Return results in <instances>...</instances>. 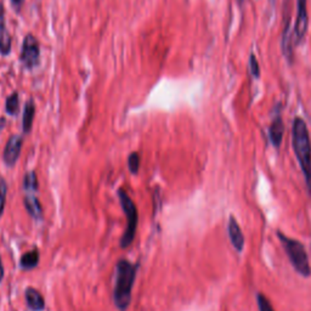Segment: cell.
Here are the masks:
<instances>
[{
    "label": "cell",
    "instance_id": "obj_1",
    "mask_svg": "<svg viewBox=\"0 0 311 311\" xmlns=\"http://www.w3.org/2000/svg\"><path fill=\"white\" fill-rule=\"evenodd\" d=\"M292 144L305 179L307 192L311 196V140L306 123L300 117H296L293 121Z\"/></svg>",
    "mask_w": 311,
    "mask_h": 311
},
{
    "label": "cell",
    "instance_id": "obj_2",
    "mask_svg": "<svg viewBox=\"0 0 311 311\" xmlns=\"http://www.w3.org/2000/svg\"><path fill=\"white\" fill-rule=\"evenodd\" d=\"M138 265L121 259L116 266V283L113 291V301L118 310L125 311L131 301V292L134 286Z\"/></svg>",
    "mask_w": 311,
    "mask_h": 311
},
{
    "label": "cell",
    "instance_id": "obj_3",
    "mask_svg": "<svg viewBox=\"0 0 311 311\" xmlns=\"http://www.w3.org/2000/svg\"><path fill=\"white\" fill-rule=\"evenodd\" d=\"M277 237L283 246L284 252H286L288 259H290L291 264L293 265L294 270H296L300 276L310 277L311 276V266L307 258V253L304 248L303 243L294 238L287 237L284 233L277 231Z\"/></svg>",
    "mask_w": 311,
    "mask_h": 311
},
{
    "label": "cell",
    "instance_id": "obj_4",
    "mask_svg": "<svg viewBox=\"0 0 311 311\" xmlns=\"http://www.w3.org/2000/svg\"><path fill=\"white\" fill-rule=\"evenodd\" d=\"M118 196H119V201H121V206L123 210H124V214L126 216V229L121 238V247L123 249H125L131 245L132 241H134L136 229H138L139 214L134 201L129 197V194L126 193L124 190L119 189Z\"/></svg>",
    "mask_w": 311,
    "mask_h": 311
},
{
    "label": "cell",
    "instance_id": "obj_5",
    "mask_svg": "<svg viewBox=\"0 0 311 311\" xmlns=\"http://www.w3.org/2000/svg\"><path fill=\"white\" fill-rule=\"evenodd\" d=\"M40 57V50H39V43L37 38L32 34H27L24 39L21 51V62L27 70L37 67Z\"/></svg>",
    "mask_w": 311,
    "mask_h": 311
},
{
    "label": "cell",
    "instance_id": "obj_6",
    "mask_svg": "<svg viewBox=\"0 0 311 311\" xmlns=\"http://www.w3.org/2000/svg\"><path fill=\"white\" fill-rule=\"evenodd\" d=\"M307 0H297V18L294 24V43L299 45L304 41L309 27V16H307Z\"/></svg>",
    "mask_w": 311,
    "mask_h": 311
},
{
    "label": "cell",
    "instance_id": "obj_7",
    "mask_svg": "<svg viewBox=\"0 0 311 311\" xmlns=\"http://www.w3.org/2000/svg\"><path fill=\"white\" fill-rule=\"evenodd\" d=\"M22 146H24V138L21 135H12L6 142L4 148V163L8 167H14L21 154Z\"/></svg>",
    "mask_w": 311,
    "mask_h": 311
},
{
    "label": "cell",
    "instance_id": "obj_8",
    "mask_svg": "<svg viewBox=\"0 0 311 311\" xmlns=\"http://www.w3.org/2000/svg\"><path fill=\"white\" fill-rule=\"evenodd\" d=\"M228 233L230 241H231L233 248L236 249L238 253L243 252L245 249V236H243V232L241 228H239L237 220L235 219V216L230 215L229 219V225H228Z\"/></svg>",
    "mask_w": 311,
    "mask_h": 311
},
{
    "label": "cell",
    "instance_id": "obj_9",
    "mask_svg": "<svg viewBox=\"0 0 311 311\" xmlns=\"http://www.w3.org/2000/svg\"><path fill=\"white\" fill-rule=\"evenodd\" d=\"M283 134H284L283 119H282L280 112H276V115H275L274 118H272L270 128H269V138H270L271 144L275 148H280L282 139H283Z\"/></svg>",
    "mask_w": 311,
    "mask_h": 311
},
{
    "label": "cell",
    "instance_id": "obj_10",
    "mask_svg": "<svg viewBox=\"0 0 311 311\" xmlns=\"http://www.w3.org/2000/svg\"><path fill=\"white\" fill-rule=\"evenodd\" d=\"M25 298L27 306L32 311H43L45 309V299L40 292L33 287H28L25 292Z\"/></svg>",
    "mask_w": 311,
    "mask_h": 311
},
{
    "label": "cell",
    "instance_id": "obj_11",
    "mask_svg": "<svg viewBox=\"0 0 311 311\" xmlns=\"http://www.w3.org/2000/svg\"><path fill=\"white\" fill-rule=\"evenodd\" d=\"M24 203L26 209L29 215L35 220H40L43 218V208H41V204L39 202V199L34 194H27L24 198Z\"/></svg>",
    "mask_w": 311,
    "mask_h": 311
},
{
    "label": "cell",
    "instance_id": "obj_12",
    "mask_svg": "<svg viewBox=\"0 0 311 311\" xmlns=\"http://www.w3.org/2000/svg\"><path fill=\"white\" fill-rule=\"evenodd\" d=\"M34 116H35V105L32 100H28L25 105L24 118H22V128H24V131L26 134L32 130Z\"/></svg>",
    "mask_w": 311,
    "mask_h": 311
},
{
    "label": "cell",
    "instance_id": "obj_13",
    "mask_svg": "<svg viewBox=\"0 0 311 311\" xmlns=\"http://www.w3.org/2000/svg\"><path fill=\"white\" fill-rule=\"evenodd\" d=\"M39 262V251L37 248L32 249L22 255L21 260H19V266L24 270H32L38 265Z\"/></svg>",
    "mask_w": 311,
    "mask_h": 311
},
{
    "label": "cell",
    "instance_id": "obj_14",
    "mask_svg": "<svg viewBox=\"0 0 311 311\" xmlns=\"http://www.w3.org/2000/svg\"><path fill=\"white\" fill-rule=\"evenodd\" d=\"M19 108V99L17 93H12L8 99H6V105L5 109L6 113L10 116H16L18 113Z\"/></svg>",
    "mask_w": 311,
    "mask_h": 311
},
{
    "label": "cell",
    "instance_id": "obj_15",
    "mask_svg": "<svg viewBox=\"0 0 311 311\" xmlns=\"http://www.w3.org/2000/svg\"><path fill=\"white\" fill-rule=\"evenodd\" d=\"M24 187L27 192H34L38 190V177L34 170L28 171L24 177Z\"/></svg>",
    "mask_w": 311,
    "mask_h": 311
},
{
    "label": "cell",
    "instance_id": "obj_16",
    "mask_svg": "<svg viewBox=\"0 0 311 311\" xmlns=\"http://www.w3.org/2000/svg\"><path fill=\"white\" fill-rule=\"evenodd\" d=\"M128 168L132 174H138L140 169V154L138 152H132L128 157Z\"/></svg>",
    "mask_w": 311,
    "mask_h": 311
},
{
    "label": "cell",
    "instance_id": "obj_17",
    "mask_svg": "<svg viewBox=\"0 0 311 311\" xmlns=\"http://www.w3.org/2000/svg\"><path fill=\"white\" fill-rule=\"evenodd\" d=\"M257 301H258L259 311H275L274 306L271 305L270 300L268 299L265 294L258 293L257 294Z\"/></svg>",
    "mask_w": 311,
    "mask_h": 311
},
{
    "label": "cell",
    "instance_id": "obj_18",
    "mask_svg": "<svg viewBox=\"0 0 311 311\" xmlns=\"http://www.w3.org/2000/svg\"><path fill=\"white\" fill-rule=\"evenodd\" d=\"M11 49V37H10L8 32L3 35H0V54L8 55Z\"/></svg>",
    "mask_w": 311,
    "mask_h": 311
},
{
    "label": "cell",
    "instance_id": "obj_19",
    "mask_svg": "<svg viewBox=\"0 0 311 311\" xmlns=\"http://www.w3.org/2000/svg\"><path fill=\"white\" fill-rule=\"evenodd\" d=\"M6 196H8V184L5 183V180L0 179V216L4 213Z\"/></svg>",
    "mask_w": 311,
    "mask_h": 311
},
{
    "label": "cell",
    "instance_id": "obj_20",
    "mask_svg": "<svg viewBox=\"0 0 311 311\" xmlns=\"http://www.w3.org/2000/svg\"><path fill=\"white\" fill-rule=\"evenodd\" d=\"M249 71H251L252 76L254 78L260 77V68H259V63L257 57H255L254 54H251V56H249Z\"/></svg>",
    "mask_w": 311,
    "mask_h": 311
},
{
    "label": "cell",
    "instance_id": "obj_21",
    "mask_svg": "<svg viewBox=\"0 0 311 311\" xmlns=\"http://www.w3.org/2000/svg\"><path fill=\"white\" fill-rule=\"evenodd\" d=\"M6 33L5 28V15H4V5L0 2V35Z\"/></svg>",
    "mask_w": 311,
    "mask_h": 311
},
{
    "label": "cell",
    "instance_id": "obj_22",
    "mask_svg": "<svg viewBox=\"0 0 311 311\" xmlns=\"http://www.w3.org/2000/svg\"><path fill=\"white\" fill-rule=\"evenodd\" d=\"M24 2L25 0H11V4H12V6H14V9L16 10V11H19L22 8V5H24Z\"/></svg>",
    "mask_w": 311,
    "mask_h": 311
},
{
    "label": "cell",
    "instance_id": "obj_23",
    "mask_svg": "<svg viewBox=\"0 0 311 311\" xmlns=\"http://www.w3.org/2000/svg\"><path fill=\"white\" fill-rule=\"evenodd\" d=\"M4 266H3V261H2V258H0V283H2V281L4 280Z\"/></svg>",
    "mask_w": 311,
    "mask_h": 311
},
{
    "label": "cell",
    "instance_id": "obj_24",
    "mask_svg": "<svg viewBox=\"0 0 311 311\" xmlns=\"http://www.w3.org/2000/svg\"><path fill=\"white\" fill-rule=\"evenodd\" d=\"M5 122L6 121H5L4 118H0V130H2V129L5 126Z\"/></svg>",
    "mask_w": 311,
    "mask_h": 311
},
{
    "label": "cell",
    "instance_id": "obj_25",
    "mask_svg": "<svg viewBox=\"0 0 311 311\" xmlns=\"http://www.w3.org/2000/svg\"><path fill=\"white\" fill-rule=\"evenodd\" d=\"M237 2H238V4H239V5H242L243 3H245V0H237Z\"/></svg>",
    "mask_w": 311,
    "mask_h": 311
}]
</instances>
